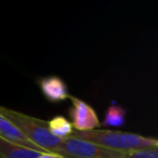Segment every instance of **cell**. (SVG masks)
I'll list each match as a JSON object with an SVG mask.
<instances>
[{"label": "cell", "instance_id": "obj_1", "mask_svg": "<svg viewBox=\"0 0 158 158\" xmlns=\"http://www.w3.org/2000/svg\"><path fill=\"white\" fill-rule=\"evenodd\" d=\"M70 136L81 139L116 152H128L139 148L158 146V141L154 138H148V136L136 133H130V132L114 131V130L94 129L89 131L74 130Z\"/></svg>", "mask_w": 158, "mask_h": 158}, {"label": "cell", "instance_id": "obj_2", "mask_svg": "<svg viewBox=\"0 0 158 158\" xmlns=\"http://www.w3.org/2000/svg\"><path fill=\"white\" fill-rule=\"evenodd\" d=\"M0 114L5 116L28 140L39 146L42 151L49 153H57L62 144V140L55 138L50 133L48 129V121L1 105H0Z\"/></svg>", "mask_w": 158, "mask_h": 158}, {"label": "cell", "instance_id": "obj_3", "mask_svg": "<svg viewBox=\"0 0 158 158\" xmlns=\"http://www.w3.org/2000/svg\"><path fill=\"white\" fill-rule=\"evenodd\" d=\"M57 154L66 158H123V152H116L76 138L62 140Z\"/></svg>", "mask_w": 158, "mask_h": 158}, {"label": "cell", "instance_id": "obj_4", "mask_svg": "<svg viewBox=\"0 0 158 158\" xmlns=\"http://www.w3.org/2000/svg\"><path fill=\"white\" fill-rule=\"evenodd\" d=\"M68 99L73 104L69 116L75 131H89L98 129L101 126L99 117L90 104L73 95H69Z\"/></svg>", "mask_w": 158, "mask_h": 158}, {"label": "cell", "instance_id": "obj_5", "mask_svg": "<svg viewBox=\"0 0 158 158\" xmlns=\"http://www.w3.org/2000/svg\"><path fill=\"white\" fill-rule=\"evenodd\" d=\"M39 84L42 93L49 101L60 102L69 98L67 87L60 77H46L40 80Z\"/></svg>", "mask_w": 158, "mask_h": 158}, {"label": "cell", "instance_id": "obj_6", "mask_svg": "<svg viewBox=\"0 0 158 158\" xmlns=\"http://www.w3.org/2000/svg\"><path fill=\"white\" fill-rule=\"evenodd\" d=\"M0 136L5 138L7 140L14 142L19 145L26 147L31 151L40 152V153H44V151H42L39 146H37L36 144H34L31 140L26 138L18 128L14 125H12L5 116L0 114Z\"/></svg>", "mask_w": 158, "mask_h": 158}, {"label": "cell", "instance_id": "obj_7", "mask_svg": "<svg viewBox=\"0 0 158 158\" xmlns=\"http://www.w3.org/2000/svg\"><path fill=\"white\" fill-rule=\"evenodd\" d=\"M39 154L0 136V158H37Z\"/></svg>", "mask_w": 158, "mask_h": 158}, {"label": "cell", "instance_id": "obj_8", "mask_svg": "<svg viewBox=\"0 0 158 158\" xmlns=\"http://www.w3.org/2000/svg\"><path fill=\"white\" fill-rule=\"evenodd\" d=\"M48 129L52 135H54L57 139H61V140L69 138L74 132L70 121H68L63 116H56L49 120Z\"/></svg>", "mask_w": 158, "mask_h": 158}, {"label": "cell", "instance_id": "obj_9", "mask_svg": "<svg viewBox=\"0 0 158 158\" xmlns=\"http://www.w3.org/2000/svg\"><path fill=\"white\" fill-rule=\"evenodd\" d=\"M126 121V110L118 105H110L105 113L104 125L120 127Z\"/></svg>", "mask_w": 158, "mask_h": 158}, {"label": "cell", "instance_id": "obj_10", "mask_svg": "<svg viewBox=\"0 0 158 158\" xmlns=\"http://www.w3.org/2000/svg\"><path fill=\"white\" fill-rule=\"evenodd\" d=\"M123 158H158V146L123 152Z\"/></svg>", "mask_w": 158, "mask_h": 158}, {"label": "cell", "instance_id": "obj_11", "mask_svg": "<svg viewBox=\"0 0 158 158\" xmlns=\"http://www.w3.org/2000/svg\"><path fill=\"white\" fill-rule=\"evenodd\" d=\"M37 158H66L64 156L60 155L57 153H49V152H44V153H40L37 156Z\"/></svg>", "mask_w": 158, "mask_h": 158}]
</instances>
